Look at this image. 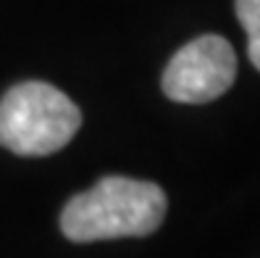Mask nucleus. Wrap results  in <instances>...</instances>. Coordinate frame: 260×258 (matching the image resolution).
I'll use <instances>...</instances> for the list:
<instances>
[{"mask_svg": "<svg viewBox=\"0 0 260 258\" xmlns=\"http://www.w3.org/2000/svg\"><path fill=\"white\" fill-rule=\"evenodd\" d=\"M168 200L155 182L105 177L63 206L60 232L71 242L147 237L166 219Z\"/></svg>", "mask_w": 260, "mask_h": 258, "instance_id": "1", "label": "nucleus"}, {"mask_svg": "<svg viewBox=\"0 0 260 258\" xmlns=\"http://www.w3.org/2000/svg\"><path fill=\"white\" fill-rule=\"evenodd\" d=\"M82 127L76 103L48 82L13 84L0 100V145L16 156H50Z\"/></svg>", "mask_w": 260, "mask_h": 258, "instance_id": "2", "label": "nucleus"}, {"mask_svg": "<svg viewBox=\"0 0 260 258\" xmlns=\"http://www.w3.org/2000/svg\"><path fill=\"white\" fill-rule=\"evenodd\" d=\"M237 79V53L218 35H203L174 53L160 87L168 100L200 105L221 98Z\"/></svg>", "mask_w": 260, "mask_h": 258, "instance_id": "3", "label": "nucleus"}, {"mask_svg": "<svg viewBox=\"0 0 260 258\" xmlns=\"http://www.w3.org/2000/svg\"><path fill=\"white\" fill-rule=\"evenodd\" d=\"M234 11L242 29L247 32L250 64L260 71V0H234Z\"/></svg>", "mask_w": 260, "mask_h": 258, "instance_id": "4", "label": "nucleus"}]
</instances>
